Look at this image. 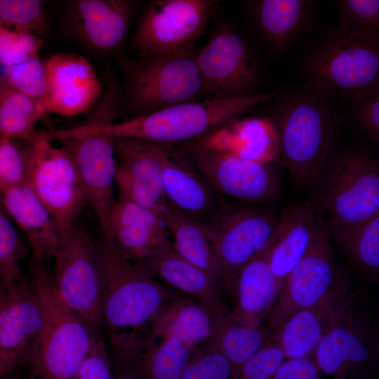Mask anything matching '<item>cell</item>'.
I'll list each match as a JSON object with an SVG mask.
<instances>
[{
    "instance_id": "45",
    "label": "cell",
    "mask_w": 379,
    "mask_h": 379,
    "mask_svg": "<svg viewBox=\"0 0 379 379\" xmlns=\"http://www.w3.org/2000/svg\"><path fill=\"white\" fill-rule=\"evenodd\" d=\"M25 179L26 164L22 147L15 140L0 137V196Z\"/></svg>"
},
{
    "instance_id": "34",
    "label": "cell",
    "mask_w": 379,
    "mask_h": 379,
    "mask_svg": "<svg viewBox=\"0 0 379 379\" xmlns=\"http://www.w3.org/2000/svg\"><path fill=\"white\" fill-rule=\"evenodd\" d=\"M353 268L361 276L378 279L379 213L367 220L332 233Z\"/></svg>"
},
{
    "instance_id": "40",
    "label": "cell",
    "mask_w": 379,
    "mask_h": 379,
    "mask_svg": "<svg viewBox=\"0 0 379 379\" xmlns=\"http://www.w3.org/2000/svg\"><path fill=\"white\" fill-rule=\"evenodd\" d=\"M233 374L230 362L208 340L196 347L180 379H233Z\"/></svg>"
},
{
    "instance_id": "28",
    "label": "cell",
    "mask_w": 379,
    "mask_h": 379,
    "mask_svg": "<svg viewBox=\"0 0 379 379\" xmlns=\"http://www.w3.org/2000/svg\"><path fill=\"white\" fill-rule=\"evenodd\" d=\"M135 264L165 285L199 300L210 313L226 307L212 279L202 270L180 256L173 248L160 252Z\"/></svg>"
},
{
    "instance_id": "43",
    "label": "cell",
    "mask_w": 379,
    "mask_h": 379,
    "mask_svg": "<svg viewBox=\"0 0 379 379\" xmlns=\"http://www.w3.org/2000/svg\"><path fill=\"white\" fill-rule=\"evenodd\" d=\"M115 184L121 197L149 208L162 218L168 201L147 185L133 178L121 166L117 165Z\"/></svg>"
},
{
    "instance_id": "41",
    "label": "cell",
    "mask_w": 379,
    "mask_h": 379,
    "mask_svg": "<svg viewBox=\"0 0 379 379\" xmlns=\"http://www.w3.org/2000/svg\"><path fill=\"white\" fill-rule=\"evenodd\" d=\"M41 43L29 32L0 25V64L8 67L40 57Z\"/></svg>"
},
{
    "instance_id": "33",
    "label": "cell",
    "mask_w": 379,
    "mask_h": 379,
    "mask_svg": "<svg viewBox=\"0 0 379 379\" xmlns=\"http://www.w3.org/2000/svg\"><path fill=\"white\" fill-rule=\"evenodd\" d=\"M44 109L13 88L0 74V137L30 142L36 138L37 123Z\"/></svg>"
},
{
    "instance_id": "3",
    "label": "cell",
    "mask_w": 379,
    "mask_h": 379,
    "mask_svg": "<svg viewBox=\"0 0 379 379\" xmlns=\"http://www.w3.org/2000/svg\"><path fill=\"white\" fill-rule=\"evenodd\" d=\"M334 144L308 189L329 233L379 213V161Z\"/></svg>"
},
{
    "instance_id": "46",
    "label": "cell",
    "mask_w": 379,
    "mask_h": 379,
    "mask_svg": "<svg viewBox=\"0 0 379 379\" xmlns=\"http://www.w3.org/2000/svg\"><path fill=\"white\" fill-rule=\"evenodd\" d=\"M77 379H112L108 351L99 338L93 339Z\"/></svg>"
},
{
    "instance_id": "9",
    "label": "cell",
    "mask_w": 379,
    "mask_h": 379,
    "mask_svg": "<svg viewBox=\"0 0 379 379\" xmlns=\"http://www.w3.org/2000/svg\"><path fill=\"white\" fill-rule=\"evenodd\" d=\"M53 258L52 279L58 293L92 336L98 338L105 286L96 244L75 220L60 233Z\"/></svg>"
},
{
    "instance_id": "13",
    "label": "cell",
    "mask_w": 379,
    "mask_h": 379,
    "mask_svg": "<svg viewBox=\"0 0 379 379\" xmlns=\"http://www.w3.org/2000/svg\"><path fill=\"white\" fill-rule=\"evenodd\" d=\"M331 238L323 221L312 246L286 278L267 317L271 331L301 310L348 293V280L335 262Z\"/></svg>"
},
{
    "instance_id": "11",
    "label": "cell",
    "mask_w": 379,
    "mask_h": 379,
    "mask_svg": "<svg viewBox=\"0 0 379 379\" xmlns=\"http://www.w3.org/2000/svg\"><path fill=\"white\" fill-rule=\"evenodd\" d=\"M195 58L205 99L257 94L262 65L248 41L231 25L218 26L206 44L195 50Z\"/></svg>"
},
{
    "instance_id": "52",
    "label": "cell",
    "mask_w": 379,
    "mask_h": 379,
    "mask_svg": "<svg viewBox=\"0 0 379 379\" xmlns=\"http://www.w3.org/2000/svg\"><path fill=\"white\" fill-rule=\"evenodd\" d=\"M41 379H43V378H41Z\"/></svg>"
},
{
    "instance_id": "18",
    "label": "cell",
    "mask_w": 379,
    "mask_h": 379,
    "mask_svg": "<svg viewBox=\"0 0 379 379\" xmlns=\"http://www.w3.org/2000/svg\"><path fill=\"white\" fill-rule=\"evenodd\" d=\"M46 82L45 110L62 117L88 113L104 86L91 64L75 53H57L44 60Z\"/></svg>"
},
{
    "instance_id": "37",
    "label": "cell",
    "mask_w": 379,
    "mask_h": 379,
    "mask_svg": "<svg viewBox=\"0 0 379 379\" xmlns=\"http://www.w3.org/2000/svg\"><path fill=\"white\" fill-rule=\"evenodd\" d=\"M0 25L29 32L39 38L48 36L45 3L39 0H0Z\"/></svg>"
},
{
    "instance_id": "27",
    "label": "cell",
    "mask_w": 379,
    "mask_h": 379,
    "mask_svg": "<svg viewBox=\"0 0 379 379\" xmlns=\"http://www.w3.org/2000/svg\"><path fill=\"white\" fill-rule=\"evenodd\" d=\"M281 286L267 260V249L253 256L241 270L235 286L237 302L230 312L237 323L257 328L267 317Z\"/></svg>"
},
{
    "instance_id": "21",
    "label": "cell",
    "mask_w": 379,
    "mask_h": 379,
    "mask_svg": "<svg viewBox=\"0 0 379 379\" xmlns=\"http://www.w3.org/2000/svg\"><path fill=\"white\" fill-rule=\"evenodd\" d=\"M182 144L263 164L279 161L276 131L267 117H239Z\"/></svg>"
},
{
    "instance_id": "51",
    "label": "cell",
    "mask_w": 379,
    "mask_h": 379,
    "mask_svg": "<svg viewBox=\"0 0 379 379\" xmlns=\"http://www.w3.org/2000/svg\"><path fill=\"white\" fill-rule=\"evenodd\" d=\"M8 286L4 284V281L2 280L1 276H0V290L7 288Z\"/></svg>"
},
{
    "instance_id": "29",
    "label": "cell",
    "mask_w": 379,
    "mask_h": 379,
    "mask_svg": "<svg viewBox=\"0 0 379 379\" xmlns=\"http://www.w3.org/2000/svg\"><path fill=\"white\" fill-rule=\"evenodd\" d=\"M162 219L171 236L173 250L205 272L218 289L227 290L224 271L203 224L168 202Z\"/></svg>"
},
{
    "instance_id": "4",
    "label": "cell",
    "mask_w": 379,
    "mask_h": 379,
    "mask_svg": "<svg viewBox=\"0 0 379 379\" xmlns=\"http://www.w3.org/2000/svg\"><path fill=\"white\" fill-rule=\"evenodd\" d=\"M284 88L232 98H208L173 105L122 121H106L114 138H139L173 146L198 139L258 105L279 96Z\"/></svg>"
},
{
    "instance_id": "50",
    "label": "cell",
    "mask_w": 379,
    "mask_h": 379,
    "mask_svg": "<svg viewBox=\"0 0 379 379\" xmlns=\"http://www.w3.org/2000/svg\"><path fill=\"white\" fill-rule=\"evenodd\" d=\"M8 288V287H7ZM7 288H3L0 290V303L6 292Z\"/></svg>"
},
{
    "instance_id": "16",
    "label": "cell",
    "mask_w": 379,
    "mask_h": 379,
    "mask_svg": "<svg viewBox=\"0 0 379 379\" xmlns=\"http://www.w3.org/2000/svg\"><path fill=\"white\" fill-rule=\"evenodd\" d=\"M173 149L218 194L260 204L269 201L278 192V178L272 164L256 163L185 144Z\"/></svg>"
},
{
    "instance_id": "10",
    "label": "cell",
    "mask_w": 379,
    "mask_h": 379,
    "mask_svg": "<svg viewBox=\"0 0 379 379\" xmlns=\"http://www.w3.org/2000/svg\"><path fill=\"white\" fill-rule=\"evenodd\" d=\"M279 218L280 213L267 207L222 204L203 224L224 271L228 291L234 293L244 266L269 248Z\"/></svg>"
},
{
    "instance_id": "14",
    "label": "cell",
    "mask_w": 379,
    "mask_h": 379,
    "mask_svg": "<svg viewBox=\"0 0 379 379\" xmlns=\"http://www.w3.org/2000/svg\"><path fill=\"white\" fill-rule=\"evenodd\" d=\"M378 344L375 326L351 296L312 358L319 372L333 379H366L375 370Z\"/></svg>"
},
{
    "instance_id": "8",
    "label": "cell",
    "mask_w": 379,
    "mask_h": 379,
    "mask_svg": "<svg viewBox=\"0 0 379 379\" xmlns=\"http://www.w3.org/2000/svg\"><path fill=\"white\" fill-rule=\"evenodd\" d=\"M95 244L105 286L103 319L109 333L139 331L164 304L187 296L156 281L140 266L121 256L107 234H102Z\"/></svg>"
},
{
    "instance_id": "19",
    "label": "cell",
    "mask_w": 379,
    "mask_h": 379,
    "mask_svg": "<svg viewBox=\"0 0 379 379\" xmlns=\"http://www.w3.org/2000/svg\"><path fill=\"white\" fill-rule=\"evenodd\" d=\"M135 11L130 0H74L63 18L74 39L88 49L106 52L122 45Z\"/></svg>"
},
{
    "instance_id": "32",
    "label": "cell",
    "mask_w": 379,
    "mask_h": 379,
    "mask_svg": "<svg viewBox=\"0 0 379 379\" xmlns=\"http://www.w3.org/2000/svg\"><path fill=\"white\" fill-rule=\"evenodd\" d=\"M114 147L117 165L166 198L163 190L164 171L171 146L139 138H114Z\"/></svg>"
},
{
    "instance_id": "36",
    "label": "cell",
    "mask_w": 379,
    "mask_h": 379,
    "mask_svg": "<svg viewBox=\"0 0 379 379\" xmlns=\"http://www.w3.org/2000/svg\"><path fill=\"white\" fill-rule=\"evenodd\" d=\"M336 28L363 41L379 44V1L338 0Z\"/></svg>"
},
{
    "instance_id": "26",
    "label": "cell",
    "mask_w": 379,
    "mask_h": 379,
    "mask_svg": "<svg viewBox=\"0 0 379 379\" xmlns=\"http://www.w3.org/2000/svg\"><path fill=\"white\" fill-rule=\"evenodd\" d=\"M8 215L22 229L32 248V255L44 262L53 258L60 232L51 215L25 181L0 196Z\"/></svg>"
},
{
    "instance_id": "35",
    "label": "cell",
    "mask_w": 379,
    "mask_h": 379,
    "mask_svg": "<svg viewBox=\"0 0 379 379\" xmlns=\"http://www.w3.org/2000/svg\"><path fill=\"white\" fill-rule=\"evenodd\" d=\"M196 347L176 338H161L158 343L147 338L142 365L145 379H180Z\"/></svg>"
},
{
    "instance_id": "23",
    "label": "cell",
    "mask_w": 379,
    "mask_h": 379,
    "mask_svg": "<svg viewBox=\"0 0 379 379\" xmlns=\"http://www.w3.org/2000/svg\"><path fill=\"white\" fill-rule=\"evenodd\" d=\"M322 224L311 202L294 206L280 213L277 230L267 248V260L281 287L288 274L312 246Z\"/></svg>"
},
{
    "instance_id": "31",
    "label": "cell",
    "mask_w": 379,
    "mask_h": 379,
    "mask_svg": "<svg viewBox=\"0 0 379 379\" xmlns=\"http://www.w3.org/2000/svg\"><path fill=\"white\" fill-rule=\"evenodd\" d=\"M212 334L211 343L230 362L233 376L239 368L264 345L271 342V331L235 321L225 307L211 313Z\"/></svg>"
},
{
    "instance_id": "20",
    "label": "cell",
    "mask_w": 379,
    "mask_h": 379,
    "mask_svg": "<svg viewBox=\"0 0 379 379\" xmlns=\"http://www.w3.org/2000/svg\"><path fill=\"white\" fill-rule=\"evenodd\" d=\"M102 234L109 237L121 256L135 263L173 248L169 232L159 214L119 197Z\"/></svg>"
},
{
    "instance_id": "30",
    "label": "cell",
    "mask_w": 379,
    "mask_h": 379,
    "mask_svg": "<svg viewBox=\"0 0 379 379\" xmlns=\"http://www.w3.org/2000/svg\"><path fill=\"white\" fill-rule=\"evenodd\" d=\"M152 340L168 337L197 347L208 341L212 334L209 310L199 300L183 296L164 304L150 321Z\"/></svg>"
},
{
    "instance_id": "7",
    "label": "cell",
    "mask_w": 379,
    "mask_h": 379,
    "mask_svg": "<svg viewBox=\"0 0 379 379\" xmlns=\"http://www.w3.org/2000/svg\"><path fill=\"white\" fill-rule=\"evenodd\" d=\"M299 67L304 82L344 101L379 83V44L363 41L327 26L307 41Z\"/></svg>"
},
{
    "instance_id": "49",
    "label": "cell",
    "mask_w": 379,
    "mask_h": 379,
    "mask_svg": "<svg viewBox=\"0 0 379 379\" xmlns=\"http://www.w3.org/2000/svg\"><path fill=\"white\" fill-rule=\"evenodd\" d=\"M6 379H41L30 367L29 373L26 376L15 375L13 373Z\"/></svg>"
},
{
    "instance_id": "39",
    "label": "cell",
    "mask_w": 379,
    "mask_h": 379,
    "mask_svg": "<svg viewBox=\"0 0 379 379\" xmlns=\"http://www.w3.org/2000/svg\"><path fill=\"white\" fill-rule=\"evenodd\" d=\"M3 75L13 88L33 100L46 112V82L44 60L37 57L6 67Z\"/></svg>"
},
{
    "instance_id": "22",
    "label": "cell",
    "mask_w": 379,
    "mask_h": 379,
    "mask_svg": "<svg viewBox=\"0 0 379 379\" xmlns=\"http://www.w3.org/2000/svg\"><path fill=\"white\" fill-rule=\"evenodd\" d=\"M250 13L267 52L279 58L314 27L317 6L312 0H258L251 3Z\"/></svg>"
},
{
    "instance_id": "5",
    "label": "cell",
    "mask_w": 379,
    "mask_h": 379,
    "mask_svg": "<svg viewBox=\"0 0 379 379\" xmlns=\"http://www.w3.org/2000/svg\"><path fill=\"white\" fill-rule=\"evenodd\" d=\"M29 269L44 321L27 365L43 379H77L94 338L61 298L44 262L32 255Z\"/></svg>"
},
{
    "instance_id": "2",
    "label": "cell",
    "mask_w": 379,
    "mask_h": 379,
    "mask_svg": "<svg viewBox=\"0 0 379 379\" xmlns=\"http://www.w3.org/2000/svg\"><path fill=\"white\" fill-rule=\"evenodd\" d=\"M121 96L114 85L105 86L97 105L78 126L70 128L38 132L51 142L60 141L70 154L82 184L88 206L95 212L101 230L116 201L117 159L114 137L102 127L114 121L121 111Z\"/></svg>"
},
{
    "instance_id": "17",
    "label": "cell",
    "mask_w": 379,
    "mask_h": 379,
    "mask_svg": "<svg viewBox=\"0 0 379 379\" xmlns=\"http://www.w3.org/2000/svg\"><path fill=\"white\" fill-rule=\"evenodd\" d=\"M43 321L41 303L29 281L23 277L10 285L0 303V379L29 363Z\"/></svg>"
},
{
    "instance_id": "48",
    "label": "cell",
    "mask_w": 379,
    "mask_h": 379,
    "mask_svg": "<svg viewBox=\"0 0 379 379\" xmlns=\"http://www.w3.org/2000/svg\"><path fill=\"white\" fill-rule=\"evenodd\" d=\"M319 373L312 357L286 359L270 379H319Z\"/></svg>"
},
{
    "instance_id": "38",
    "label": "cell",
    "mask_w": 379,
    "mask_h": 379,
    "mask_svg": "<svg viewBox=\"0 0 379 379\" xmlns=\"http://www.w3.org/2000/svg\"><path fill=\"white\" fill-rule=\"evenodd\" d=\"M28 251L0 201V276L8 287L24 277L20 262Z\"/></svg>"
},
{
    "instance_id": "25",
    "label": "cell",
    "mask_w": 379,
    "mask_h": 379,
    "mask_svg": "<svg viewBox=\"0 0 379 379\" xmlns=\"http://www.w3.org/2000/svg\"><path fill=\"white\" fill-rule=\"evenodd\" d=\"M163 190L168 203L202 224L208 222L222 205L218 194L175 154L173 146L167 152Z\"/></svg>"
},
{
    "instance_id": "47",
    "label": "cell",
    "mask_w": 379,
    "mask_h": 379,
    "mask_svg": "<svg viewBox=\"0 0 379 379\" xmlns=\"http://www.w3.org/2000/svg\"><path fill=\"white\" fill-rule=\"evenodd\" d=\"M112 379H145L142 374V354L132 348H122L110 357Z\"/></svg>"
},
{
    "instance_id": "44",
    "label": "cell",
    "mask_w": 379,
    "mask_h": 379,
    "mask_svg": "<svg viewBox=\"0 0 379 379\" xmlns=\"http://www.w3.org/2000/svg\"><path fill=\"white\" fill-rule=\"evenodd\" d=\"M285 360L282 350L271 341L247 360L233 379H270Z\"/></svg>"
},
{
    "instance_id": "1",
    "label": "cell",
    "mask_w": 379,
    "mask_h": 379,
    "mask_svg": "<svg viewBox=\"0 0 379 379\" xmlns=\"http://www.w3.org/2000/svg\"><path fill=\"white\" fill-rule=\"evenodd\" d=\"M269 119L277 137L279 161L298 185L309 187L334 144L343 124L330 92L304 82L274 99Z\"/></svg>"
},
{
    "instance_id": "42",
    "label": "cell",
    "mask_w": 379,
    "mask_h": 379,
    "mask_svg": "<svg viewBox=\"0 0 379 379\" xmlns=\"http://www.w3.org/2000/svg\"><path fill=\"white\" fill-rule=\"evenodd\" d=\"M344 102L351 117L375 142L379 140V83L364 89Z\"/></svg>"
},
{
    "instance_id": "24",
    "label": "cell",
    "mask_w": 379,
    "mask_h": 379,
    "mask_svg": "<svg viewBox=\"0 0 379 379\" xmlns=\"http://www.w3.org/2000/svg\"><path fill=\"white\" fill-rule=\"evenodd\" d=\"M348 293L301 310L271 332V340L282 350L286 360L312 357L328 329L346 305Z\"/></svg>"
},
{
    "instance_id": "6",
    "label": "cell",
    "mask_w": 379,
    "mask_h": 379,
    "mask_svg": "<svg viewBox=\"0 0 379 379\" xmlns=\"http://www.w3.org/2000/svg\"><path fill=\"white\" fill-rule=\"evenodd\" d=\"M119 64L124 72L121 110L126 119L204 97L195 50L120 57Z\"/></svg>"
},
{
    "instance_id": "12",
    "label": "cell",
    "mask_w": 379,
    "mask_h": 379,
    "mask_svg": "<svg viewBox=\"0 0 379 379\" xmlns=\"http://www.w3.org/2000/svg\"><path fill=\"white\" fill-rule=\"evenodd\" d=\"M22 149L25 182L47 208L60 233L88 206L72 159L63 147L37 135Z\"/></svg>"
},
{
    "instance_id": "15",
    "label": "cell",
    "mask_w": 379,
    "mask_h": 379,
    "mask_svg": "<svg viewBox=\"0 0 379 379\" xmlns=\"http://www.w3.org/2000/svg\"><path fill=\"white\" fill-rule=\"evenodd\" d=\"M217 1L158 0L141 14L129 40L140 54L194 51L213 13Z\"/></svg>"
}]
</instances>
